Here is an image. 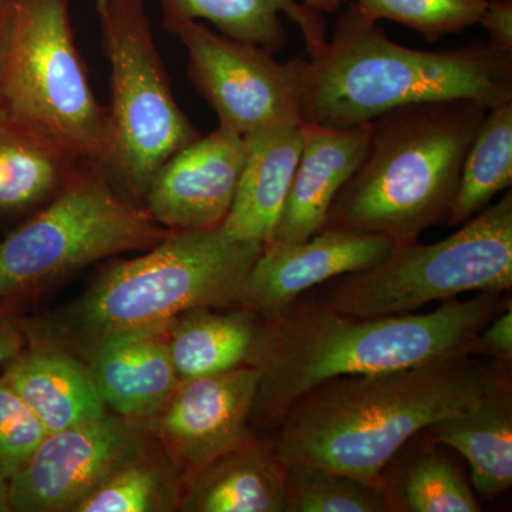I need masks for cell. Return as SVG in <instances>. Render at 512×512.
Returning <instances> with one entry per match:
<instances>
[{
  "label": "cell",
  "mask_w": 512,
  "mask_h": 512,
  "mask_svg": "<svg viewBox=\"0 0 512 512\" xmlns=\"http://www.w3.org/2000/svg\"><path fill=\"white\" fill-rule=\"evenodd\" d=\"M474 356L320 383L272 424L268 444L282 464L328 468L384 485V471L407 443L473 409L505 373Z\"/></svg>",
  "instance_id": "cell-1"
},
{
  "label": "cell",
  "mask_w": 512,
  "mask_h": 512,
  "mask_svg": "<svg viewBox=\"0 0 512 512\" xmlns=\"http://www.w3.org/2000/svg\"><path fill=\"white\" fill-rule=\"evenodd\" d=\"M508 305L501 293L480 292L423 315L357 318L333 311L319 298L299 296L259 323L245 363L261 373L251 419L272 426L302 394L336 377L474 355L481 330Z\"/></svg>",
  "instance_id": "cell-2"
},
{
  "label": "cell",
  "mask_w": 512,
  "mask_h": 512,
  "mask_svg": "<svg viewBox=\"0 0 512 512\" xmlns=\"http://www.w3.org/2000/svg\"><path fill=\"white\" fill-rule=\"evenodd\" d=\"M355 3L302 77L301 120L322 126L370 123L429 101L471 100L488 109L512 103V53L488 42L443 52L393 42Z\"/></svg>",
  "instance_id": "cell-3"
},
{
  "label": "cell",
  "mask_w": 512,
  "mask_h": 512,
  "mask_svg": "<svg viewBox=\"0 0 512 512\" xmlns=\"http://www.w3.org/2000/svg\"><path fill=\"white\" fill-rule=\"evenodd\" d=\"M488 110L471 100L429 101L370 121L365 156L333 201L325 228L409 245L447 222L464 158Z\"/></svg>",
  "instance_id": "cell-4"
},
{
  "label": "cell",
  "mask_w": 512,
  "mask_h": 512,
  "mask_svg": "<svg viewBox=\"0 0 512 512\" xmlns=\"http://www.w3.org/2000/svg\"><path fill=\"white\" fill-rule=\"evenodd\" d=\"M264 244L224 228L170 229L138 258L117 261L55 328L83 345L117 330L164 325L195 308H244L245 284Z\"/></svg>",
  "instance_id": "cell-5"
},
{
  "label": "cell",
  "mask_w": 512,
  "mask_h": 512,
  "mask_svg": "<svg viewBox=\"0 0 512 512\" xmlns=\"http://www.w3.org/2000/svg\"><path fill=\"white\" fill-rule=\"evenodd\" d=\"M73 0H12L0 67V120L101 165L107 106L97 100L76 42Z\"/></svg>",
  "instance_id": "cell-6"
},
{
  "label": "cell",
  "mask_w": 512,
  "mask_h": 512,
  "mask_svg": "<svg viewBox=\"0 0 512 512\" xmlns=\"http://www.w3.org/2000/svg\"><path fill=\"white\" fill-rule=\"evenodd\" d=\"M97 12L110 64L106 148L100 167L111 183L141 205L158 168L201 134L175 100L147 0H106Z\"/></svg>",
  "instance_id": "cell-7"
},
{
  "label": "cell",
  "mask_w": 512,
  "mask_h": 512,
  "mask_svg": "<svg viewBox=\"0 0 512 512\" xmlns=\"http://www.w3.org/2000/svg\"><path fill=\"white\" fill-rule=\"evenodd\" d=\"M168 231L99 164L83 163L59 195L0 239V302L110 256L147 251Z\"/></svg>",
  "instance_id": "cell-8"
},
{
  "label": "cell",
  "mask_w": 512,
  "mask_h": 512,
  "mask_svg": "<svg viewBox=\"0 0 512 512\" xmlns=\"http://www.w3.org/2000/svg\"><path fill=\"white\" fill-rule=\"evenodd\" d=\"M320 301L357 318L407 315L466 292L510 291L512 194L487 205L451 237L394 245L380 264L329 281Z\"/></svg>",
  "instance_id": "cell-9"
},
{
  "label": "cell",
  "mask_w": 512,
  "mask_h": 512,
  "mask_svg": "<svg viewBox=\"0 0 512 512\" xmlns=\"http://www.w3.org/2000/svg\"><path fill=\"white\" fill-rule=\"evenodd\" d=\"M168 32L187 50L188 77L217 114L220 127L245 137L302 123L306 60L279 63L274 53L212 32L198 20L178 23Z\"/></svg>",
  "instance_id": "cell-10"
},
{
  "label": "cell",
  "mask_w": 512,
  "mask_h": 512,
  "mask_svg": "<svg viewBox=\"0 0 512 512\" xmlns=\"http://www.w3.org/2000/svg\"><path fill=\"white\" fill-rule=\"evenodd\" d=\"M134 420L103 414L47 434L32 458L9 480V511H72L114 473L147 454Z\"/></svg>",
  "instance_id": "cell-11"
},
{
  "label": "cell",
  "mask_w": 512,
  "mask_h": 512,
  "mask_svg": "<svg viewBox=\"0 0 512 512\" xmlns=\"http://www.w3.org/2000/svg\"><path fill=\"white\" fill-rule=\"evenodd\" d=\"M259 380L261 373L251 365L181 380L153 417L154 433L171 460L192 473L251 441L248 424Z\"/></svg>",
  "instance_id": "cell-12"
},
{
  "label": "cell",
  "mask_w": 512,
  "mask_h": 512,
  "mask_svg": "<svg viewBox=\"0 0 512 512\" xmlns=\"http://www.w3.org/2000/svg\"><path fill=\"white\" fill-rule=\"evenodd\" d=\"M245 154V138L218 127L181 148L158 168L141 207L167 229L222 227L237 194Z\"/></svg>",
  "instance_id": "cell-13"
},
{
  "label": "cell",
  "mask_w": 512,
  "mask_h": 512,
  "mask_svg": "<svg viewBox=\"0 0 512 512\" xmlns=\"http://www.w3.org/2000/svg\"><path fill=\"white\" fill-rule=\"evenodd\" d=\"M393 248L384 235L349 229L325 228L296 244L269 242L249 272L244 308L268 318L315 286L373 268Z\"/></svg>",
  "instance_id": "cell-14"
},
{
  "label": "cell",
  "mask_w": 512,
  "mask_h": 512,
  "mask_svg": "<svg viewBox=\"0 0 512 512\" xmlns=\"http://www.w3.org/2000/svg\"><path fill=\"white\" fill-rule=\"evenodd\" d=\"M168 326L117 330L84 345L104 406L130 420L160 413L181 382L168 348Z\"/></svg>",
  "instance_id": "cell-15"
},
{
  "label": "cell",
  "mask_w": 512,
  "mask_h": 512,
  "mask_svg": "<svg viewBox=\"0 0 512 512\" xmlns=\"http://www.w3.org/2000/svg\"><path fill=\"white\" fill-rule=\"evenodd\" d=\"M369 131L370 123L333 127L302 121L301 157L271 244H296L325 228L333 201L365 156Z\"/></svg>",
  "instance_id": "cell-16"
},
{
  "label": "cell",
  "mask_w": 512,
  "mask_h": 512,
  "mask_svg": "<svg viewBox=\"0 0 512 512\" xmlns=\"http://www.w3.org/2000/svg\"><path fill=\"white\" fill-rule=\"evenodd\" d=\"M244 138V168L222 228L232 237L265 245L274 237L301 157L302 123L265 128Z\"/></svg>",
  "instance_id": "cell-17"
},
{
  "label": "cell",
  "mask_w": 512,
  "mask_h": 512,
  "mask_svg": "<svg viewBox=\"0 0 512 512\" xmlns=\"http://www.w3.org/2000/svg\"><path fill=\"white\" fill-rule=\"evenodd\" d=\"M178 507L187 512H286L285 466L252 439L192 471Z\"/></svg>",
  "instance_id": "cell-18"
},
{
  "label": "cell",
  "mask_w": 512,
  "mask_h": 512,
  "mask_svg": "<svg viewBox=\"0 0 512 512\" xmlns=\"http://www.w3.org/2000/svg\"><path fill=\"white\" fill-rule=\"evenodd\" d=\"M427 439L454 448L471 470V483L481 497L493 500L512 485V389L503 373L480 402L463 414L433 424Z\"/></svg>",
  "instance_id": "cell-19"
},
{
  "label": "cell",
  "mask_w": 512,
  "mask_h": 512,
  "mask_svg": "<svg viewBox=\"0 0 512 512\" xmlns=\"http://www.w3.org/2000/svg\"><path fill=\"white\" fill-rule=\"evenodd\" d=\"M3 379L25 400L47 434L106 414L87 366L60 350L20 352L9 360Z\"/></svg>",
  "instance_id": "cell-20"
},
{
  "label": "cell",
  "mask_w": 512,
  "mask_h": 512,
  "mask_svg": "<svg viewBox=\"0 0 512 512\" xmlns=\"http://www.w3.org/2000/svg\"><path fill=\"white\" fill-rule=\"evenodd\" d=\"M164 28L187 20H208L221 35L278 53L286 45L281 13L301 29L309 55L326 43L322 13L295 0H158Z\"/></svg>",
  "instance_id": "cell-21"
},
{
  "label": "cell",
  "mask_w": 512,
  "mask_h": 512,
  "mask_svg": "<svg viewBox=\"0 0 512 512\" xmlns=\"http://www.w3.org/2000/svg\"><path fill=\"white\" fill-rule=\"evenodd\" d=\"M83 163L87 161L0 120V215L35 214L64 190Z\"/></svg>",
  "instance_id": "cell-22"
},
{
  "label": "cell",
  "mask_w": 512,
  "mask_h": 512,
  "mask_svg": "<svg viewBox=\"0 0 512 512\" xmlns=\"http://www.w3.org/2000/svg\"><path fill=\"white\" fill-rule=\"evenodd\" d=\"M258 313L241 308L181 313L167 330L168 348L180 380L218 375L247 363L258 332Z\"/></svg>",
  "instance_id": "cell-23"
},
{
  "label": "cell",
  "mask_w": 512,
  "mask_h": 512,
  "mask_svg": "<svg viewBox=\"0 0 512 512\" xmlns=\"http://www.w3.org/2000/svg\"><path fill=\"white\" fill-rule=\"evenodd\" d=\"M512 184V103L485 114L468 148L446 224H464Z\"/></svg>",
  "instance_id": "cell-24"
},
{
  "label": "cell",
  "mask_w": 512,
  "mask_h": 512,
  "mask_svg": "<svg viewBox=\"0 0 512 512\" xmlns=\"http://www.w3.org/2000/svg\"><path fill=\"white\" fill-rule=\"evenodd\" d=\"M286 512L396 511L384 485L308 464H284Z\"/></svg>",
  "instance_id": "cell-25"
},
{
  "label": "cell",
  "mask_w": 512,
  "mask_h": 512,
  "mask_svg": "<svg viewBox=\"0 0 512 512\" xmlns=\"http://www.w3.org/2000/svg\"><path fill=\"white\" fill-rule=\"evenodd\" d=\"M177 463H160L144 454L104 481L73 512H154L180 503Z\"/></svg>",
  "instance_id": "cell-26"
},
{
  "label": "cell",
  "mask_w": 512,
  "mask_h": 512,
  "mask_svg": "<svg viewBox=\"0 0 512 512\" xmlns=\"http://www.w3.org/2000/svg\"><path fill=\"white\" fill-rule=\"evenodd\" d=\"M393 501L394 507L412 512L481 511L460 470L434 450L424 451L406 467Z\"/></svg>",
  "instance_id": "cell-27"
},
{
  "label": "cell",
  "mask_w": 512,
  "mask_h": 512,
  "mask_svg": "<svg viewBox=\"0 0 512 512\" xmlns=\"http://www.w3.org/2000/svg\"><path fill=\"white\" fill-rule=\"evenodd\" d=\"M488 0H356L367 18L392 20L416 30L429 43L478 25Z\"/></svg>",
  "instance_id": "cell-28"
},
{
  "label": "cell",
  "mask_w": 512,
  "mask_h": 512,
  "mask_svg": "<svg viewBox=\"0 0 512 512\" xmlns=\"http://www.w3.org/2000/svg\"><path fill=\"white\" fill-rule=\"evenodd\" d=\"M47 431L25 400L0 379V470L12 478L28 464Z\"/></svg>",
  "instance_id": "cell-29"
},
{
  "label": "cell",
  "mask_w": 512,
  "mask_h": 512,
  "mask_svg": "<svg viewBox=\"0 0 512 512\" xmlns=\"http://www.w3.org/2000/svg\"><path fill=\"white\" fill-rule=\"evenodd\" d=\"M474 355L497 357L503 362L512 360V309L511 303L500 316L490 320L474 342Z\"/></svg>",
  "instance_id": "cell-30"
},
{
  "label": "cell",
  "mask_w": 512,
  "mask_h": 512,
  "mask_svg": "<svg viewBox=\"0 0 512 512\" xmlns=\"http://www.w3.org/2000/svg\"><path fill=\"white\" fill-rule=\"evenodd\" d=\"M488 35V43L512 53V0H488L478 20Z\"/></svg>",
  "instance_id": "cell-31"
},
{
  "label": "cell",
  "mask_w": 512,
  "mask_h": 512,
  "mask_svg": "<svg viewBox=\"0 0 512 512\" xmlns=\"http://www.w3.org/2000/svg\"><path fill=\"white\" fill-rule=\"evenodd\" d=\"M25 345V329L8 308L0 306V365L19 355Z\"/></svg>",
  "instance_id": "cell-32"
},
{
  "label": "cell",
  "mask_w": 512,
  "mask_h": 512,
  "mask_svg": "<svg viewBox=\"0 0 512 512\" xmlns=\"http://www.w3.org/2000/svg\"><path fill=\"white\" fill-rule=\"evenodd\" d=\"M12 13V0H0V67H2L6 50H8L10 29H12Z\"/></svg>",
  "instance_id": "cell-33"
},
{
  "label": "cell",
  "mask_w": 512,
  "mask_h": 512,
  "mask_svg": "<svg viewBox=\"0 0 512 512\" xmlns=\"http://www.w3.org/2000/svg\"><path fill=\"white\" fill-rule=\"evenodd\" d=\"M346 0H303V5L319 13H335Z\"/></svg>",
  "instance_id": "cell-34"
},
{
  "label": "cell",
  "mask_w": 512,
  "mask_h": 512,
  "mask_svg": "<svg viewBox=\"0 0 512 512\" xmlns=\"http://www.w3.org/2000/svg\"><path fill=\"white\" fill-rule=\"evenodd\" d=\"M0 512H9V478L0 470Z\"/></svg>",
  "instance_id": "cell-35"
},
{
  "label": "cell",
  "mask_w": 512,
  "mask_h": 512,
  "mask_svg": "<svg viewBox=\"0 0 512 512\" xmlns=\"http://www.w3.org/2000/svg\"><path fill=\"white\" fill-rule=\"evenodd\" d=\"M104 2H106V0H96L97 8H100V6L103 5Z\"/></svg>",
  "instance_id": "cell-36"
}]
</instances>
